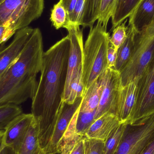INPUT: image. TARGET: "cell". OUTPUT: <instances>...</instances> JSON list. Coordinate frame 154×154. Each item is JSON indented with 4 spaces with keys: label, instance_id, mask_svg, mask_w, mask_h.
I'll list each match as a JSON object with an SVG mask.
<instances>
[{
    "label": "cell",
    "instance_id": "cell-1",
    "mask_svg": "<svg viewBox=\"0 0 154 154\" xmlns=\"http://www.w3.org/2000/svg\"><path fill=\"white\" fill-rule=\"evenodd\" d=\"M69 48L67 35L43 53L39 81L32 99L31 113L37 122L40 144L44 152L63 102Z\"/></svg>",
    "mask_w": 154,
    "mask_h": 154
},
{
    "label": "cell",
    "instance_id": "cell-2",
    "mask_svg": "<svg viewBox=\"0 0 154 154\" xmlns=\"http://www.w3.org/2000/svg\"><path fill=\"white\" fill-rule=\"evenodd\" d=\"M42 34L34 29L20 55L0 79V106L19 105L34 97L43 57Z\"/></svg>",
    "mask_w": 154,
    "mask_h": 154
},
{
    "label": "cell",
    "instance_id": "cell-3",
    "mask_svg": "<svg viewBox=\"0 0 154 154\" xmlns=\"http://www.w3.org/2000/svg\"><path fill=\"white\" fill-rule=\"evenodd\" d=\"M109 38L107 26L100 22L97 21L96 26L91 28L83 47L82 79L84 93L108 69Z\"/></svg>",
    "mask_w": 154,
    "mask_h": 154
},
{
    "label": "cell",
    "instance_id": "cell-4",
    "mask_svg": "<svg viewBox=\"0 0 154 154\" xmlns=\"http://www.w3.org/2000/svg\"><path fill=\"white\" fill-rule=\"evenodd\" d=\"M154 55V18L136 36L133 56L120 72L122 87L134 79H140Z\"/></svg>",
    "mask_w": 154,
    "mask_h": 154
},
{
    "label": "cell",
    "instance_id": "cell-5",
    "mask_svg": "<svg viewBox=\"0 0 154 154\" xmlns=\"http://www.w3.org/2000/svg\"><path fill=\"white\" fill-rule=\"evenodd\" d=\"M44 7V0H3L0 2V26L7 25L16 32L40 17Z\"/></svg>",
    "mask_w": 154,
    "mask_h": 154
},
{
    "label": "cell",
    "instance_id": "cell-6",
    "mask_svg": "<svg viewBox=\"0 0 154 154\" xmlns=\"http://www.w3.org/2000/svg\"><path fill=\"white\" fill-rule=\"evenodd\" d=\"M154 138V114L126 124L115 154H139Z\"/></svg>",
    "mask_w": 154,
    "mask_h": 154
},
{
    "label": "cell",
    "instance_id": "cell-7",
    "mask_svg": "<svg viewBox=\"0 0 154 154\" xmlns=\"http://www.w3.org/2000/svg\"><path fill=\"white\" fill-rule=\"evenodd\" d=\"M154 114V55L140 77L136 103L128 123H134Z\"/></svg>",
    "mask_w": 154,
    "mask_h": 154
},
{
    "label": "cell",
    "instance_id": "cell-8",
    "mask_svg": "<svg viewBox=\"0 0 154 154\" xmlns=\"http://www.w3.org/2000/svg\"><path fill=\"white\" fill-rule=\"evenodd\" d=\"M103 75V89L99 105L96 111V119L106 113L117 116L122 87L120 73L115 69L108 68Z\"/></svg>",
    "mask_w": 154,
    "mask_h": 154
},
{
    "label": "cell",
    "instance_id": "cell-9",
    "mask_svg": "<svg viewBox=\"0 0 154 154\" xmlns=\"http://www.w3.org/2000/svg\"><path fill=\"white\" fill-rule=\"evenodd\" d=\"M66 29L70 39V48L64 96L67 92L73 79L82 69L84 47L82 30L80 26H70Z\"/></svg>",
    "mask_w": 154,
    "mask_h": 154
},
{
    "label": "cell",
    "instance_id": "cell-10",
    "mask_svg": "<svg viewBox=\"0 0 154 154\" xmlns=\"http://www.w3.org/2000/svg\"><path fill=\"white\" fill-rule=\"evenodd\" d=\"M82 97L80 98L73 104L63 101L56 122L51 140L45 150L46 154L58 153V146L73 119L79 108Z\"/></svg>",
    "mask_w": 154,
    "mask_h": 154
},
{
    "label": "cell",
    "instance_id": "cell-11",
    "mask_svg": "<svg viewBox=\"0 0 154 154\" xmlns=\"http://www.w3.org/2000/svg\"><path fill=\"white\" fill-rule=\"evenodd\" d=\"M33 30L28 26L17 31L11 43L0 49V79L19 57Z\"/></svg>",
    "mask_w": 154,
    "mask_h": 154
},
{
    "label": "cell",
    "instance_id": "cell-12",
    "mask_svg": "<svg viewBox=\"0 0 154 154\" xmlns=\"http://www.w3.org/2000/svg\"><path fill=\"white\" fill-rule=\"evenodd\" d=\"M33 119L32 113H23L14 119L5 129V146L18 154Z\"/></svg>",
    "mask_w": 154,
    "mask_h": 154
},
{
    "label": "cell",
    "instance_id": "cell-13",
    "mask_svg": "<svg viewBox=\"0 0 154 154\" xmlns=\"http://www.w3.org/2000/svg\"><path fill=\"white\" fill-rule=\"evenodd\" d=\"M140 79H135L121 87L117 116L122 123H128L136 103Z\"/></svg>",
    "mask_w": 154,
    "mask_h": 154
},
{
    "label": "cell",
    "instance_id": "cell-14",
    "mask_svg": "<svg viewBox=\"0 0 154 154\" xmlns=\"http://www.w3.org/2000/svg\"><path fill=\"white\" fill-rule=\"evenodd\" d=\"M121 123L115 115L106 113L94 121L84 137L105 142Z\"/></svg>",
    "mask_w": 154,
    "mask_h": 154
},
{
    "label": "cell",
    "instance_id": "cell-15",
    "mask_svg": "<svg viewBox=\"0 0 154 154\" xmlns=\"http://www.w3.org/2000/svg\"><path fill=\"white\" fill-rule=\"evenodd\" d=\"M154 18V0H142L128 18V25L138 32Z\"/></svg>",
    "mask_w": 154,
    "mask_h": 154
},
{
    "label": "cell",
    "instance_id": "cell-16",
    "mask_svg": "<svg viewBox=\"0 0 154 154\" xmlns=\"http://www.w3.org/2000/svg\"><path fill=\"white\" fill-rule=\"evenodd\" d=\"M103 74L99 77L85 91L80 106V111L92 112L97 111L103 91Z\"/></svg>",
    "mask_w": 154,
    "mask_h": 154
},
{
    "label": "cell",
    "instance_id": "cell-17",
    "mask_svg": "<svg viewBox=\"0 0 154 154\" xmlns=\"http://www.w3.org/2000/svg\"><path fill=\"white\" fill-rule=\"evenodd\" d=\"M128 26L127 37L124 43L119 48L117 53L115 69L119 73L127 65L133 56L136 36L137 33L133 27Z\"/></svg>",
    "mask_w": 154,
    "mask_h": 154
},
{
    "label": "cell",
    "instance_id": "cell-18",
    "mask_svg": "<svg viewBox=\"0 0 154 154\" xmlns=\"http://www.w3.org/2000/svg\"><path fill=\"white\" fill-rule=\"evenodd\" d=\"M18 154H46L40 144L38 125L34 117Z\"/></svg>",
    "mask_w": 154,
    "mask_h": 154
},
{
    "label": "cell",
    "instance_id": "cell-19",
    "mask_svg": "<svg viewBox=\"0 0 154 154\" xmlns=\"http://www.w3.org/2000/svg\"><path fill=\"white\" fill-rule=\"evenodd\" d=\"M140 0H118L111 17L112 29L128 19Z\"/></svg>",
    "mask_w": 154,
    "mask_h": 154
},
{
    "label": "cell",
    "instance_id": "cell-20",
    "mask_svg": "<svg viewBox=\"0 0 154 154\" xmlns=\"http://www.w3.org/2000/svg\"><path fill=\"white\" fill-rule=\"evenodd\" d=\"M102 0H85L81 26L91 28L98 18Z\"/></svg>",
    "mask_w": 154,
    "mask_h": 154
},
{
    "label": "cell",
    "instance_id": "cell-21",
    "mask_svg": "<svg viewBox=\"0 0 154 154\" xmlns=\"http://www.w3.org/2000/svg\"><path fill=\"white\" fill-rule=\"evenodd\" d=\"M84 93V86L82 69L71 81L67 92L63 97V101L69 104H73L78 99L82 97Z\"/></svg>",
    "mask_w": 154,
    "mask_h": 154
},
{
    "label": "cell",
    "instance_id": "cell-22",
    "mask_svg": "<svg viewBox=\"0 0 154 154\" xmlns=\"http://www.w3.org/2000/svg\"><path fill=\"white\" fill-rule=\"evenodd\" d=\"M22 113V109L18 105L0 106V130H5L14 119Z\"/></svg>",
    "mask_w": 154,
    "mask_h": 154
},
{
    "label": "cell",
    "instance_id": "cell-23",
    "mask_svg": "<svg viewBox=\"0 0 154 154\" xmlns=\"http://www.w3.org/2000/svg\"><path fill=\"white\" fill-rule=\"evenodd\" d=\"M96 111L79 112L75 124V133L82 137H85L88 129L96 120Z\"/></svg>",
    "mask_w": 154,
    "mask_h": 154
},
{
    "label": "cell",
    "instance_id": "cell-24",
    "mask_svg": "<svg viewBox=\"0 0 154 154\" xmlns=\"http://www.w3.org/2000/svg\"><path fill=\"white\" fill-rule=\"evenodd\" d=\"M68 14L66 9L59 2L54 5L51 13L50 20L57 29L66 28L68 23Z\"/></svg>",
    "mask_w": 154,
    "mask_h": 154
},
{
    "label": "cell",
    "instance_id": "cell-25",
    "mask_svg": "<svg viewBox=\"0 0 154 154\" xmlns=\"http://www.w3.org/2000/svg\"><path fill=\"white\" fill-rule=\"evenodd\" d=\"M126 123H121L105 142L103 154H115L125 127Z\"/></svg>",
    "mask_w": 154,
    "mask_h": 154
},
{
    "label": "cell",
    "instance_id": "cell-26",
    "mask_svg": "<svg viewBox=\"0 0 154 154\" xmlns=\"http://www.w3.org/2000/svg\"><path fill=\"white\" fill-rule=\"evenodd\" d=\"M128 19L113 29V33L111 37L110 36L109 41L117 51L124 43L127 37L128 26L126 25V23Z\"/></svg>",
    "mask_w": 154,
    "mask_h": 154
},
{
    "label": "cell",
    "instance_id": "cell-27",
    "mask_svg": "<svg viewBox=\"0 0 154 154\" xmlns=\"http://www.w3.org/2000/svg\"><path fill=\"white\" fill-rule=\"evenodd\" d=\"M118 0H102L97 21L105 26H107L109 19L111 18Z\"/></svg>",
    "mask_w": 154,
    "mask_h": 154
},
{
    "label": "cell",
    "instance_id": "cell-28",
    "mask_svg": "<svg viewBox=\"0 0 154 154\" xmlns=\"http://www.w3.org/2000/svg\"><path fill=\"white\" fill-rule=\"evenodd\" d=\"M84 154H103L105 142L84 137Z\"/></svg>",
    "mask_w": 154,
    "mask_h": 154
},
{
    "label": "cell",
    "instance_id": "cell-29",
    "mask_svg": "<svg viewBox=\"0 0 154 154\" xmlns=\"http://www.w3.org/2000/svg\"><path fill=\"white\" fill-rule=\"evenodd\" d=\"M85 0H78L73 13L68 17L65 29L70 26H81Z\"/></svg>",
    "mask_w": 154,
    "mask_h": 154
},
{
    "label": "cell",
    "instance_id": "cell-30",
    "mask_svg": "<svg viewBox=\"0 0 154 154\" xmlns=\"http://www.w3.org/2000/svg\"><path fill=\"white\" fill-rule=\"evenodd\" d=\"M81 137L75 134L64 137L59 146L58 154H69L76 142Z\"/></svg>",
    "mask_w": 154,
    "mask_h": 154
},
{
    "label": "cell",
    "instance_id": "cell-31",
    "mask_svg": "<svg viewBox=\"0 0 154 154\" xmlns=\"http://www.w3.org/2000/svg\"><path fill=\"white\" fill-rule=\"evenodd\" d=\"M16 32L9 26H0V45L5 43Z\"/></svg>",
    "mask_w": 154,
    "mask_h": 154
},
{
    "label": "cell",
    "instance_id": "cell-32",
    "mask_svg": "<svg viewBox=\"0 0 154 154\" xmlns=\"http://www.w3.org/2000/svg\"><path fill=\"white\" fill-rule=\"evenodd\" d=\"M117 51L109 41L107 50L108 68L115 69L117 58Z\"/></svg>",
    "mask_w": 154,
    "mask_h": 154
},
{
    "label": "cell",
    "instance_id": "cell-33",
    "mask_svg": "<svg viewBox=\"0 0 154 154\" xmlns=\"http://www.w3.org/2000/svg\"><path fill=\"white\" fill-rule=\"evenodd\" d=\"M77 1L78 0H60V2L66 9L68 17L73 13Z\"/></svg>",
    "mask_w": 154,
    "mask_h": 154
},
{
    "label": "cell",
    "instance_id": "cell-34",
    "mask_svg": "<svg viewBox=\"0 0 154 154\" xmlns=\"http://www.w3.org/2000/svg\"><path fill=\"white\" fill-rule=\"evenodd\" d=\"M84 137H82L77 140L69 154H84Z\"/></svg>",
    "mask_w": 154,
    "mask_h": 154
},
{
    "label": "cell",
    "instance_id": "cell-35",
    "mask_svg": "<svg viewBox=\"0 0 154 154\" xmlns=\"http://www.w3.org/2000/svg\"><path fill=\"white\" fill-rule=\"evenodd\" d=\"M139 154H154V138Z\"/></svg>",
    "mask_w": 154,
    "mask_h": 154
},
{
    "label": "cell",
    "instance_id": "cell-36",
    "mask_svg": "<svg viewBox=\"0 0 154 154\" xmlns=\"http://www.w3.org/2000/svg\"><path fill=\"white\" fill-rule=\"evenodd\" d=\"M4 137L5 130H0V152L5 146Z\"/></svg>",
    "mask_w": 154,
    "mask_h": 154
},
{
    "label": "cell",
    "instance_id": "cell-37",
    "mask_svg": "<svg viewBox=\"0 0 154 154\" xmlns=\"http://www.w3.org/2000/svg\"><path fill=\"white\" fill-rule=\"evenodd\" d=\"M0 154H18L12 148L9 146H5L2 149Z\"/></svg>",
    "mask_w": 154,
    "mask_h": 154
},
{
    "label": "cell",
    "instance_id": "cell-38",
    "mask_svg": "<svg viewBox=\"0 0 154 154\" xmlns=\"http://www.w3.org/2000/svg\"><path fill=\"white\" fill-rule=\"evenodd\" d=\"M142 1V0H140V1H139V3H138V4H139V3H140V2H141V1Z\"/></svg>",
    "mask_w": 154,
    "mask_h": 154
},
{
    "label": "cell",
    "instance_id": "cell-39",
    "mask_svg": "<svg viewBox=\"0 0 154 154\" xmlns=\"http://www.w3.org/2000/svg\"><path fill=\"white\" fill-rule=\"evenodd\" d=\"M3 1V0H0V2H2V1Z\"/></svg>",
    "mask_w": 154,
    "mask_h": 154
},
{
    "label": "cell",
    "instance_id": "cell-40",
    "mask_svg": "<svg viewBox=\"0 0 154 154\" xmlns=\"http://www.w3.org/2000/svg\"><path fill=\"white\" fill-rule=\"evenodd\" d=\"M58 154V153L57 154Z\"/></svg>",
    "mask_w": 154,
    "mask_h": 154
}]
</instances>
